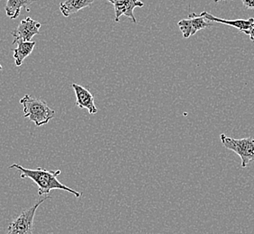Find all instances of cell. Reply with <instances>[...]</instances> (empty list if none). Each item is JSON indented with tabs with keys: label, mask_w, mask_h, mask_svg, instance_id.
<instances>
[{
	"label": "cell",
	"mask_w": 254,
	"mask_h": 234,
	"mask_svg": "<svg viewBox=\"0 0 254 234\" xmlns=\"http://www.w3.org/2000/svg\"><path fill=\"white\" fill-rule=\"evenodd\" d=\"M9 169H16L21 172V178H30L38 185V195H49L50 192L54 189L67 191L75 195L76 197H81L82 193L74 190L63 183H61L57 176L61 175V171H47L43 168H37L35 170L25 169L19 164H12Z\"/></svg>",
	"instance_id": "obj_1"
},
{
	"label": "cell",
	"mask_w": 254,
	"mask_h": 234,
	"mask_svg": "<svg viewBox=\"0 0 254 234\" xmlns=\"http://www.w3.org/2000/svg\"><path fill=\"white\" fill-rule=\"evenodd\" d=\"M20 104L23 106L24 117L34 122L36 126L44 125L54 118L55 111L41 99L25 95L20 99Z\"/></svg>",
	"instance_id": "obj_2"
},
{
	"label": "cell",
	"mask_w": 254,
	"mask_h": 234,
	"mask_svg": "<svg viewBox=\"0 0 254 234\" xmlns=\"http://www.w3.org/2000/svg\"><path fill=\"white\" fill-rule=\"evenodd\" d=\"M222 144L227 150L234 151L241 158L242 167L246 168L247 165L254 161V139L252 137L235 139L222 133L220 135Z\"/></svg>",
	"instance_id": "obj_3"
},
{
	"label": "cell",
	"mask_w": 254,
	"mask_h": 234,
	"mask_svg": "<svg viewBox=\"0 0 254 234\" xmlns=\"http://www.w3.org/2000/svg\"><path fill=\"white\" fill-rule=\"evenodd\" d=\"M52 197L50 195H46L44 198H41L37 201L33 206L28 209L24 210L16 218H15L7 228L6 234H34V220L35 213L38 209L40 205L44 202Z\"/></svg>",
	"instance_id": "obj_4"
},
{
	"label": "cell",
	"mask_w": 254,
	"mask_h": 234,
	"mask_svg": "<svg viewBox=\"0 0 254 234\" xmlns=\"http://www.w3.org/2000/svg\"><path fill=\"white\" fill-rule=\"evenodd\" d=\"M41 25L39 22L32 19L29 16L22 20L15 31L12 32V35L14 36L13 44H16L18 42H31L34 35L39 34Z\"/></svg>",
	"instance_id": "obj_5"
},
{
	"label": "cell",
	"mask_w": 254,
	"mask_h": 234,
	"mask_svg": "<svg viewBox=\"0 0 254 234\" xmlns=\"http://www.w3.org/2000/svg\"><path fill=\"white\" fill-rule=\"evenodd\" d=\"M110 2L116 12V17L115 21L119 22L120 17L122 15H126L128 18L132 20V23L136 24L137 20L133 15V10L135 7H142L144 3L140 0H108Z\"/></svg>",
	"instance_id": "obj_6"
},
{
	"label": "cell",
	"mask_w": 254,
	"mask_h": 234,
	"mask_svg": "<svg viewBox=\"0 0 254 234\" xmlns=\"http://www.w3.org/2000/svg\"><path fill=\"white\" fill-rule=\"evenodd\" d=\"M72 88L76 96V105L80 109H87L90 115H95L98 112V109L95 105L93 95L78 84H72Z\"/></svg>",
	"instance_id": "obj_7"
},
{
	"label": "cell",
	"mask_w": 254,
	"mask_h": 234,
	"mask_svg": "<svg viewBox=\"0 0 254 234\" xmlns=\"http://www.w3.org/2000/svg\"><path fill=\"white\" fill-rule=\"evenodd\" d=\"M201 15L205 17V19L210 21V22H215V23H220L224 25H230L235 27L237 29H239L241 32H245L247 30L253 28L254 26V18H249V19H235V20H227L219 18V17H215L213 15H211L210 13L204 11L203 13H201Z\"/></svg>",
	"instance_id": "obj_8"
},
{
	"label": "cell",
	"mask_w": 254,
	"mask_h": 234,
	"mask_svg": "<svg viewBox=\"0 0 254 234\" xmlns=\"http://www.w3.org/2000/svg\"><path fill=\"white\" fill-rule=\"evenodd\" d=\"M94 1L95 0H65V2L60 5V10L65 17H68L70 15L78 13L79 10L90 6Z\"/></svg>",
	"instance_id": "obj_9"
},
{
	"label": "cell",
	"mask_w": 254,
	"mask_h": 234,
	"mask_svg": "<svg viewBox=\"0 0 254 234\" xmlns=\"http://www.w3.org/2000/svg\"><path fill=\"white\" fill-rule=\"evenodd\" d=\"M36 1L37 0H7L5 7L6 15L11 19H15L19 16L22 8H25L29 12L28 7Z\"/></svg>",
	"instance_id": "obj_10"
},
{
	"label": "cell",
	"mask_w": 254,
	"mask_h": 234,
	"mask_svg": "<svg viewBox=\"0 0 254 234\" xmlns=\"http://www.w3.org/2000/svg\"><path fill=\"white\" fill-rule=\"evenodd\" d=\"M16 44H17V47L13 50L14 59H15V65L17 67H20L25 58L32 54L36 44L35 42H18Z\"/></svg>",
	"instance_id": "obj_11"
},
{
	"label": "cell",
	"mask_w": 254,
	"mask_h": 234,
	"mask_svg": "<svg viewBox=\"0 0 254 234\" xmlns=\"http://www.w3.org/2000/svg\"><path fill=\"white\" fill-rule=\"evenodd\" d=\"M190 20L191 27H192V35L196 34V32L207 28V27H212L213 24L209 23L210 21L205 19L203 15H195V13L191 14L189 16Z\"/></svg>",
	"instance_id": "obj_12"
},
{
	"label": "cell",
	"mask_w": 254,
	"mask_h": 234,
	"mask_svg": "<svg viewBox=\"0 0 254 234\" xmlns=\"http://www.w3.org/2000/svg\"><path fill=\"white\" fill-rule=\"evenodd\" d=\"M178 25L181 29V33L183 34V37L185 39L190 38L192 36V27H191L190 20V18L188 19H182L178 23Z\"/></svg>",
	"instance_id": "obj_13"
},
{
	"label": "cell",
	"mask_w": 254,
	"mask_h": 234,
	"mask_svg": "<svg viewBox=\"0 0 254 234\" xmlns=\"http://www.w3.org/2000/svg\"><path fill=\"white\" fill-rule=\"evenodd\" d=\"M242 2L247 9H254V0H242Z\"/></svg>",
	"instance_id": "obj_14"
},
{
	"label": "cell",
	"mask_w": 254,
	"mask_h": 234,
	"mask_svg": "<svg viewBox=\"0 0 254 234\" xmlns=\"http://www.w3.org/2000/svg\"><path fill=\"white\" fill-rule=\"evenodd\" d=\"M244 33L247 34V35H249L250 39L252 40L253 42H254V26L253 28L245 31Z\"/></svg>",
	"instance_id": "obj_15"
},
{
	"label": "cell",
	"mask_w": 254,
	"mask_h": 234,
	"mask_svg": "<svg viewBox=\"0 0 254 234\" xmlns=\"http://www.w3.org/2000/svg\"><path fill=\"white\" fill-rule=\"evenodd\" d=\"M215 3H217V2H219V1H223V0H214Z\"/></svg>",
	"instance_id": "obj_16"
},
{
	"label": "cell",
	"mask_w": 254,
	"mask_h": 234,
	"mask_svg": "<svg viewBox=\"0 0 254 234\" xmlns=\"http://www.w3.org/2000/svg\"><path fill=\"white\" fill-rule=\"evenodd\" d=\"M0 70H3V67H2L1 64H0Z\"/></svg>",
	"instance_id": "obj_17"
}]
</instances>
